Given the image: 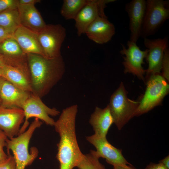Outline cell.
Returning a JSON list of instances; mask_svg holds the SVG:
<instances>
[{"instance_id": "13", "label": "cell", "mask_w": 169, "mask_h": 169, "mask_svg": "<svg viewBox=\"0 0 169 169\" xmlns=\"http://www.w3.org/2000/svg\"><path fill=\"white\" fill-rule=\"evenodd\" d=\"M25 116L20 108H7L0 105V129L9 139L19 135Z\"/></svg>"}, {"instance_id": "11", "label": "cell", "mask_w": 169, "mask_h": 169, "mask_svg": "<svg viewBox=\"0 0 169 169\" xmlns=\"http://www.w3.org/2000/svg\"><path fill=\"white\" fill-rule=\"evenodd\" d=\"M115 0H87L74 19L75 26L79 36L85 33L88 27L98 17L107 18L104 9L108 3Z\"/></svg>"}, {"instance_id": "23", "label": "cell", "mask_w": 169, "mask_h": 169, "mask_svg": "<svg viewBox=\"0 0 169 169\" xmlns=\"http://www.w3.org/2000/svg\"><path fill=\"white\" fill-rule=\"evenodd\" d=\"M87 0H64L60 10L62 16L67 20L74 19L86 4Z\"/></svg>"}, {"instance_id": "36", "label": "cell", "mask_w": 169, "mask_h": 169, "mask_svg": "<svg viewBox=\"0 0 169 169\" xmlns=\"http://www.w3.org/2000/svg\"><path fill=\"white\" fill-rule=\"evenodd\" d=\"M3 69H2L0 68V76H2Z\"/></svg>"}, {"instance_id": "7", "label": "cell", "mask_w": 169, "mask_h": 169, "mask_svg": "<svg viewBox=\"0 0 169 169\" xmlns=\"http://www.w3.org/2000/svg\"><path fill=\"white\" fill-rule=\"evenodd\" d=\"M38 95L31 93L22 109L24 111L25 120L20 128L19 134L24 132L29 124L28 120L35 117L50 126H54L55 121L50 116L58 115L60 112L54 108H51L45 105Z\"/></svg>"}, {"instance_id": "1", "label": "cell", "mask_w": 169, "mask_h": 169, "mask_svg": "<svg viewBox=\"0 0 169 169\" xmlns=\"http://www.w3.org/2000/svg\"><path fill=\"white\" fill-rule=\"evenodd\" d=\"M77 111V105L64 109L54 125L60 136L56 156L59 163L60 169H73L77 167L83 155L76 136L75 119Z\"/></svg>"}, {"instance_id": "19", "label": "cell", "mask_w": 169, "mask_h": 169, "mask_svg": "<svg viewBox=\"0 0 169 169\" xmlns=\"http://www.w3.org/2000/svg\"><path fill=\"white\" fill-rule=\"evenodd\" d=\"M21 25L37 33L40 32L46 24L34 5H18L17 8Z\"/></svg>"}, {"instance_id": "31", "label": "cell", "mask_w": 169, "mask_h": 169, "mask_svg": "<svg viewBox=\"0 0 169 169\" xmlns=\"http://www.w3.org/2000/svg\"><path fill=\"white\" fill-rule=\"evenodd\" d=\"M40 0H18V5H34L40 2Z\"/></svg>"}, {"instance_id": "30", "label": "cell", "mask_w": 169, "mask_h": 169, "mask_svg": "<svg viewBox=\"0 0 169 169\" xmlns=\"http://www.w3.org/2000/svg\"><path fill=\"white\" fill-rule=\"evenodd\" d=\"M13 35L10 34L6 30L0 27V42L7 38L12 37Z\"/></svg>"}, {"instance_id": "22", "label": "cell", "mask_w": 169, "mask_h": 169, "mask_svg": "<svg viewBox=\"0 0 169 169\" xmlns=\"http://www.w3.org/2000/svg\"><path fill=\"white\" fill-rule=\"evenodd\" d=\"M20 25L17 8L7 10L0 13V27L12 35Z\"/></svg>"}, {"instance_id": "26", "label": "cell", "mask_w": 169, "mask_h": 169, "mask_svg": "<svg viewBox=\"0 0 169 169\" xmlns=\"http://www.w3.org/2000/svg\"><path fill=\"white\" fill-rule=\"evenodd\" d=\"M18 5V0H0V13L6 10L16 8Z\"/></svg>"}, {"instance_id": "24", "label": "cell", "mask_w": 169, "mask_h": 169, "mask_svg": "<svg viewBox=\"0 0 169 169\" xmlns=\"http://www.w3.org/2000/svg\"><path fill=\"white\" fill-rule=\"evenodd\" d=\"M77 167L78 169H106L100 162L99 158L90 152L83 154Z\"/></svg>"}, {"instance_id": "14", "label": "cell", "mask_w": 169, "mask_h": 169, "mask_svg": "<svg viewBox=\"0 0 169 169\" xmlns=\"http://www.w3.org/2000/svg\"><path fill=\"white\" fill-rule=\"evenodd\" d=\"M146 1L132 0L126 4L125 9L129 18L130 41L136 43L141 36L144 18Z\"/></svg>"}, {"instance_id": "32", "label": "cell", "mask_w": 169, "mask_h": 169, "mask_svg": "<svg viewBox=\"0 0 169 169\" xmlns=\"http://www.w3.org/2000/svg\"><path fill=\"white\" fill-rule=\"evenodd\" d=\"M6 65L9 66L8 62L6 59L0 54V68H3Z\"/></svg>"}, {"instance_id": "8", "label": "cell", "mask_w": 169, "mask_h": 169, "mask_svg": "<svg viewBox=\"0 0 169 169\" xmlns=\"http://www.w3.org/2000/svg\"><path fill=\"white\" fill-rule=\"evenodd\" d=\"M38 35L46 58L52 59L61 55V47L66 35L64 27L59 24H47Z\"/></svg>"}, {"instance_id": "33", "label": "cell", "mask_w": 169, "mask_h": 169, "mask_svg": "<svg viewBox=\"0 0 169 169\" xmlns=\"http://www.w3.org/2000/svg\"><path fill=\"white\" fill-rule=\"evenodd\" d=\"M167 169H169V155H168L159 161Z\"/></svg>"}, {"instance_id": "34", "label": "cell", "mask_w": 169, "mask_h": 169, "mask_svg": "<svg viewBox=\"0 0 169 169\" xmlns=\"http://www.w3.org/2000/svg\"><path fill=\"white\" fill-rule=\"evenodd\" d=\"M113 166V169H137L132 165L127 167L119 166Z\"/></svg>"}, {"instance_id": "16", "label": "cell", "mask_w": 169, "mask_h": 169, "mask_svg": "<svg viewBox=\"0 0 169 169\" xmlns=\"http://www.w3.org/2000/svg\"><path fill=\"white\" fill-rule=\"evenodd\" d=\"M115 33V26L107 18L98 17L88 27L85 33L96 43L103 44L110 40Z\"/></svg>"}, {"instance_id": "35", "label": "cell", "mask_w": 169, "mask_h": 169, "mask_svg": "<svg viewBox=\"0 0 169 169\" xmlns=\"http://www.w3.org/2000/svg\"><path fill=\"white\" fill-rule=\"evenodd\" d=\"M5 80V79L3 77L0 76V94L3 84Z\"/></svg>"}, {"instance_id": "17", "label": "cell", "mask_w": 169, "mask_h": 169, "mask_svg": "<svg viewBox=\"0 0 169 169\" xmlns=\"http://www.w3.org/2000/svg\"><path fill=\"white\" fill-rule=\"evenodd\" d=\"M31 93L22 90L5 80L0 94V105L7 108H22Z\"/></svg>"}, {"instance_id": "25", "label": "cell", "mask_w": 169, "mask_h": 169, "mask_svg": "<svg viewBox=\"0 0 169 169\" xmlns=\"http://www.w3.org/2000/svg\"><path fill=\"white\" fill-rule=\"evenodd\" d=\"M162 75L168 82L169 79V50L165 51L161 65Z\"/></svg>"}, {"instance_id": "20", "label": "cell", "mask_w": 169, "mask_h": 169, "mask_svg": "<svg viewBox=\"0 0 169 169\" xmlns=\"http://www.w3.org/2000/svg\"><path fill=\"white\" fill-rule=\"evenodd\" d=\"M2 69V76L6 80L22 90L32 93L29 70L8 65Z\"/></svg>"}, {"instance_id": "10", "label": "cell", "mask_w": 169, "mask_h": 169, "mask_svg": "<svg viewBox=\"0 0 169 169\" xmlns=\"http://www.w3.org/2000/svg\"><path fill=\"white\" fill-rule=\"evenodd\" d=\"M120 51V54L124 56L122 64L125 73H131L144 81V75L146 70L144 69L142 64H145L144 59L146 58L148 52V49L141 50L136 43L130 40L127 42V48L123 45Z\"/></svg>"}, {"instance_id": "18", "label": "cell", "mask_w": 169, "mask_h": 169, "mask_svg": "<svg viewBox=\"0 0 169 169\" xmlns=\"http://www.w3.org/2000/svg\"><path fill=\"white\" fill-rule=\"evenodd\" d=\"M12 37L26 54H35L45 57L39 41L38 33L20 25L14 32Z\"/></svg>"}, {"instance_id": "4", "label": "cell", "mask_w": 169, "mask_h": 169, "mask_svg": "<svg viewBox=\"0 0 169 169\" xmlns=\"http://www.w3.org/2000/svg\"><path fill=\"white\" fill-rule=\"evenodd\" d=\"M128 92L122 82L111 96L108 105L114 123L121 130L133 117L139 101L131 100L127 96Z\"/></svg>"}, {"instance_id": "15", "label": "cell", "mask_w": 169, "mask_h": 169, "mask_svg": "<svg viewBox=\"0 0 169 169\" xmlns=\"http://www.w3.org/2000/svg\"><path fill=\"white\" fill-rule=\"evenodd\" d=\"M0 54L8 61L10 66L28 69L27 54L13 37L0 42Z\"/></svg>"}, {"instance_id": "5", "label": "cell", "mask_w": 169, "mask_h": 169, "mask_svg": "<svg viewBox=\"0 0 169 169\" xmlns=\"http://www.w3.org/2000/svg\"><path fill=\"white\" fill-rule=\"evenodd\" d=\"M147 82L144 95L135 113L138 116L146 113L161 104L169 92L168 81L160 74L151 75Z\"/></svg>"}, {"instance_id": "6", "label": "cell", "mask_w": 169, "mask_h": 169, "mask_svg": "<svg viewBox=\"0 0 169 169\" xmlns=\"http://www.w3.org/2000/svg\"><path fill=\"white\" fill-rule=\"evenodd\" d=\"M169 18V0H146L140 37L145 38L154 34Z\"/></svg>"}, {"instance_id": "27", "label": "cell", "mask_w": 169, "mask_h": 169, "mask_svg": "<svg viewBox=\"0 0 169 169\" xmlns=\"http://www.w3.org/2000/svg\"><path fill=\"white\" fill-rule=\"evenodd\" d=\"M8 139L4 132L0 129V162L5 160L8 156L4 151V148L6 146Z\"/></svg>"}, {"instance_id": "28", "label": "cell", "mask_w": 169, "mask_h": 169, "mask_svg": "<svg viewBox=\"0 0 169 169\" xmlns=\"http://www.w3.org/2000/svg\"><path fill=\"white\" fill-rule=\"evenodd\" d=\"M8 157L0 162V169H16V164L13 155L8 154Z\"/></svg>"}, {"instance_id": "3", "label": "cell", "mask_w": 169, "mask_h": 169, "mask_svg": "<svg viewBox=\"0 0 169 169\" xmlns=\"http://www.w3.org/2000/svg\"><path fill=\"white\" fill-rule=\"evenodd\" d=\"M42 122L35 118L28 129L24 132L6 141L7 154L12 151L16 164V169H25L31 165L38 156V151L35 147L30 148L28 146L30 139L36 129L40 127Z\"/></svg>"}, {"instance_id": "2", "label": "cell", "mask_w": 169, "mask_h": 169, "mask_svg": "<svg viewBox=\"0 0 169 169\" xmlns=\"http://www.w3.org/2000/svg\"><path fill=\"white\" fill-rule=\"evenodd\" d=\"M27 56L32 93L41 98L61 78L65 71L64 62L61 55L52 59L33 54Z\"/></svg>"}, {"instance_id": "29", "label": "cell", "mask_w": 169, "mask_h": 169, "mask_svg": "<svg viewBox=\"0 0 169 169\" xmlns=\"http://www.w3.org/2000/svg\"><path fill=\"white\" fill-rule=\"evenodd\" d=\"M142 169H167L160 162L155 163H150L145 168Z\"/></svg>"}, {"instance_id": "12", "label": "cell", "mask_w": 169, "mask_h": 169, "mask_svg": "<svg viewBox=\"0 0 169 169\" xmlns=\"http://www.w3.org/2000/svg\"><path fill=\"white\" fill-rule=\"evenodd\" d=\"M144 44L148 50L146 59L148 64L147 75L160 74L164 53L168 47L167 37L151 39L144 38Z\"/></svg>"}, {"instance_id": "21", "label": "cell", "mask_w": 169, "mask_h": 169, "mask_svg": "<svg viewBox=\"0 0 169 169\" xmlns=\"http://www.w3.org/2000/svg\"><path fill=\"white\" fill-rule=\"evenodd\" d=\"M95 131L94 134L100 137H106L113 120L108 105L103 109L96 107L89 121Z\"/></svg>"}, {"instance_id": "9", "label": "cell", "mask_w": 169, "mask_h": 169, "mask_svg": "<svg viewBox=\"0 0 169 169\" xmlns=\"http://www.w3.org/2000/svg\"><path fill=\"white\" fill-rule=\"evenodd\" d=\"M86 138L96 149V151L91 150L90 152L99 159H105L107 163L113 166H119L127 167L132 165L123 156L122 150L114 146L106 137H100L94 134L86 137Z\"/></svg>"}]
</instances>
